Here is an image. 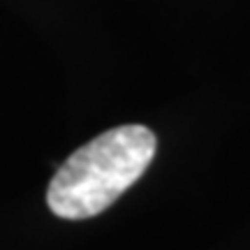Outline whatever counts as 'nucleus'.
I'll list each match as a JSON object with an SVG mask.
<instances>
[{
	"instance_id": "f257e3e1",
	"label": "nucleus",
	"mask_w": 250,
	"mask_h": 250,
	"mask_svg": "<svg viewBox=\"0 0 250 250\" xmlns=\"http://www.w3.org/2000/svg\"><path fill=\"white\" fill-rule=\"evenodd\" d=\"M158 142L146 125H121L83 144L61 165L46 190L58 218L83 220L102 213L148 169Z\"/></svg>"
}]
</instances>
